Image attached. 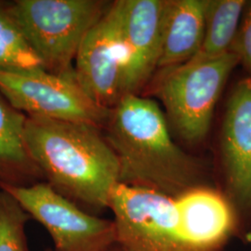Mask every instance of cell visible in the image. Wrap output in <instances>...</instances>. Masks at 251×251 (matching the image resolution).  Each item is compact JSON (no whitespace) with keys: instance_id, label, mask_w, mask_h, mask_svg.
<instances>
[{"instance_id":"9","label":"cell","mask_w":251,"mask_h":251,"mask_svg":"<svg viewBox=\"0 0 251 251\" xmlns=\"http://www.w3.org/2000/svg\"><path fill=\"white\" fill-rule=\"evenodd\" d=\"M75 78L85 93L112 109L123 96L124 51L116 2L82 40L75 59Z\"/></svg>"},{"instance_id":"17","label":"cell","mask_w":251,"mask_h":251,"mask_svg":"<svg viewBox=\"0 0 251 251\" xmlns=\"http://www.w3.org/2000/svg\"><path fill=\"white\" fill-rule=\"evenodd\" d=\"M231 51L239 58V63L251 74V2L247 4L240 26L233 40Z\"/></svg>"},{"instance_id":"10","label":"cell","mask_w":251,"mask_h":251,"mask_svg":"<svg viewBox=\"0 0 251 251\" xmlns=\"http://www.w3.org/2000/svg\"><path fill=\"white\" fill-rule=\"evenodd\" d=\"M124 51L123 96L135 94L157 67L165 1H116Z\"/></svg>"},{"instance_id":"4","label":"cell","mask_w":251,"mask_h":251,"mask_svg":"<svg viewBox=\"0 0 251 251\" xmlns=\"http://www.w3.org/2000/svg\"><path fill=\"white\" fill-rule=\"evenodd\" d=\"M239 58L233 51L203 63L168 68L157 94L178 134L188 143L206 138L216 103Z\"/></svg>"},{"instance_id":"14","label":"cell","mask_w":251,"mask_h":251,"mask_svg":"<svg viewBox=\"0 0 251 251\" xmlns=\"http://www.w3.org/2000/svg\"><path fill=\"white\" fill-rule=\"evenodd\" d=\"M246 6L244 0H208L202 45L186 63L211 61L231 51Z\"/></svg>"},{"instance_id":"18","label":"cell","mask_w":251,"mask_h":251,"mask_svg":"<svg viewBox=\"0 0 251 251\" xmlns=\"http://www.w3.org/2000/svg\"><path fill=\"white\" fill-rule=\"evenodd\" d=\"M51 251V249H49V248H47L45 251ZM107 251H126L125 249L122 247V246H120L118 243H116L111 249H109Z\"/></svg>"},{"instance_id":"2","label":"cell","mask_w":251,"mask_h":251,"mask_svg":"<svg viewBox=\"0 0 251 251\" xmlns=\"http://www.w3.org/2000/svg\"><path fill=\"white\" fill-rule=\"evenodd\" d=\"M105 139L117 154L119 182L177 198L202 185V167L171 139L152 100L126 94L111 109Z\"/></svg>"},{"instance_id":"11","label":"cell","mask_w":251,"mask_h":251,"mask_svg":"<svg viewBox=\"0 0 251 251\" xmlns=\"http://www.w3.org/2000/svg\"><path fill=\"white\" fill-rule=\"evenodd\" d=\"M179 232L196 251H222L240 233L239 220L225 194L203 185L174 198Z\"/></svg>"},{"instance_id":"13","label":"cell","mask_w":251,"mask_h":251,"mask_svg":"<svg viewBox=\"0 0 251 251\" xmlns=\"http://www.w3.org/2000/svg\"><path fill=\"white\" fill-rule=\"evenodd\" d=\"M27 117L0 93V185L30 186L45 181L27 146Z\"/></svg>"},{"instance_id":"6","label":"cell","mask_w":251,"mask_h":251,"mask_svg":"<svg viewBox=\"0 0 251 251\" xmlns=\"http://www.w3.org/2000/svg\"><path fill=\"white\" fill-rule=\"evenodd\" d=\"M50 233L51 251H107L117 243L114 220L90 214L46 181L30 186L0 185Z\"/></svg>"},{"instance_id":"16","label":"cell","mask_w":251,"mask_h":251,"mask_svg":"<svg viewBox=\"0 0 251 251\" xmlns=\"http://www.w3.org/2000/svg\"><path fill=\"white\" fill-rule=\"evenodd\" d=\"M30 220L18 201L0 188V251H30L26 235Z\"/></svg>"},{"instance_id":"3","label":"cell","mask_w":251,"mask_h":251,"mask_svg":"<svg viewBox=\"0 0 251 251\" xmlns=\"http://www.w3.org/2000/svg\"><path fill=\"white\" fill-rule=\"evenodd\" d=\"M111 5L98 0H14L7 2L47 72L75 78L73 63L87 33Z\"/></svg>"},{"instance_id":"12","label":"cell","mask_w":251,"mask_h":251,"mask_svg":"<svg viewBox=\"0 0 251 251\" xmlns=\"http://www.w3.org/2000/svg\"><path fill=\"white\" fill-rule=\"evenodd\" d=\"M207 3L208 0L165 1L157 67L179 66L198 52L205 34Z\"/></svg>"},{"instance_id":"5","label":"cell","mask_w":251,"mask_h":251,"mask_svg":"<svg viewBox=\"0 0 251 251\" xmlns=\"http://www.w3.org/2000/svg\"><path fill=\"white\" fill-rule=\"evenodd\" d=\"M117 243L126 251H196L182 237L174 198L117 183L110 193Z\"/></svg>"},{"instance_id":"1","label":"cell","mask_w":251,"mask_h":251,"mask_svg":"<svg viewBox=\"0 0 251 251\" xmlns=\"http://www.w3.org/2000/svg\"><path fill=\"white\" fill-rule=\"evenodd\" d=\"M25 140L51 188L90 214L109 208L110 193L119 182L120 167L100 127L28 117Z\"/></svg>"},{"instance_id":"15","label":"cell","mask_w":251,"mask_h":251,"mask_svg":"<svg viewBox=\"0 0 251 251\" xmlns=\"http://www.w3.org/2000/svg\"><path fill=\"white\" fill-rule=\"evenodd\" d=\"M44 69L15 20L7 2L0 1V70L24 71Z\"/></svg>"},{"instance_id":"8","label":"cell","mask_w":251,"mask_h":251,"mask_svg":"<svg viewBox=\"0 0 251 251\" xmlns=\"http://www.w3.org/2000/svg\"><path fill=\"white\" fill-rule=\"evenodd\" d=\"M225 196L239 220L240 232L251 234V78L239 81L227 101L221 139Z\"/></svg>"},{"instance_id":"7","label":"cell","mask_w":251,"mask_h":251,"mask_svg":"<svg viewBox=\"0 0 251 251\" xmlns=\"http://www.w3.org/2000/svg\"><path fill=\"white\" fill-rule=\"evenodd\" d=\"M0 93L29 117L86 123L101 128L111 111L90 99L75 78L44 69L0 70Z\"/></svg>"}]
</instances>
